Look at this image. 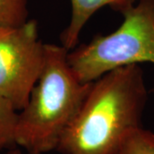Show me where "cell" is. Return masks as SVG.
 Returning a JSON list of instances; mask_svg holds the SVG:
<instances>
[{
	"label": "cell",
	"instance_id": "6da1fadb",
	"mask_svg": "<svg viewBox=\"0 0 154 154\" xmlns=\"http://www.w3.org/2000/svg\"><path fill=\"white\" fill-rule=\"evenodd\" d=\"M146 98L138 64L106 73L91 83L57 149L63 154H116L127 135L140 127Z\"/></svg>",
	"mask_w": 154,
	"mask_h": 154
},
{
	"label": "cell",
	"instance_id": "7a4b0ae2",
	"mask_svg": "<svg viewBox=\"0 0 154 154\" xmlns=\"http://www.w3.org/2000/svg\"><path fill=\"white\" fill-rule=\"evenodd\" d=\"M44 66L26 106L18 112L15 143L30 153L57 149L91 83L81 82L63 45H45Z\"/></svg>",
	"mask_w": 154,
	"mask_h": 154
},
{
	"label": "cell",
	"instance_id": "3957f363",
	"mask_svg": "<svg viewBox=\"0 0 154 154\" xmlns=\"http://www.w3.org/2000/svg\"><path fill=\"white\" fill-rule=\"evenodd\" d=\"M121 14L123 21L113 33L69 51V64L81 82H93L120 67L154 64V0H140Z\"/></svg>",
	"mask_w": 154,
	"mask_h": 154
},
{
	"label": "cell",
	"instance_id": "277c9868",
	"mask_svg": "<svg viewBox=\"0 0 154 154\" xmlns=\"http://www.w3.org/2000/svg\"><path fill=\"white\" fill-rule=\"evenodd\" d=\"M45 45L38 38L35 20L0 29V97L18 111L26 106L42 71Z\"/></svg>",
	"mask_w": 154,
	"mask_h": 154
},
{
	"label": "cell",
	"instance_id": "5b68a950",
	"mask_svg": "<svg viewBox=\"0 0 154 154\" xmlns=\"http://www.w3.org/2000/svg\"><path fill=\"white\" fill-rule=\"evenodd\" d=\"M71 19L61 34L62 45L69 51L75 48L79 36L88 20L101 8L109 6L122 13L135 5L137 0H70Z\"/></svg>",
	"mask_w": 154,
	"mask_h": 154
},
{
	"label": "cell",
	"instance_id": "8992f818",
	"mask_svg": "<svg viewBox=\"0 0 154 154\" xmlns=\"http://www.w3.org/2000/svg\"><path fill=\"white\" fill-rule=\"evenodd\" d=\"M28 21V0H0V29L17 28Z\"/></svg>",
	"mask_w": 154,
	"mask_h": 154
},
{
	"label": "cell",
	"instance_id": "52a82bcc",
	"mask_svg": "<svg viewBox=\"0 0 154 154\" xmlns=\"http://www.w3.org/2000/svg\"><path fill=\"white\" fill-rule=\"evenodd\" d=\"M117 154H154V134L141 127L129 133Z\"/></svg>",
	"mask_w": 154,
	"mask_h": 154
},
{
	"label": "cell",
	"instance_id": "ba28073f",
	"mask_svg": "<svg viewBox=\"0 0 154 154\" xmlns=\"http://www.w3.org/2000/svg\"><path fill=\"white\" fill-rule=\"evenodd\" d=\"M18 110L10 101L0 97V150L15 143Z\"/></svg>",
	"mask_w": 154,
	"mask_h": 154
},
{
	"label": "cell",
	"instance_id": "9c48e42d",
	"mask_svg": "<svg viewBox=\"0 0 154 154\" xmlns=\"http://www.w3.org/2000/svg\"><path fill=\"white\" fill-rule=\"evenodd\" d=\"M5 154H22V152L20 149L14 148V149H11V150H10L9 152H7Z\"/></svg>",
	"mask_w": 154,
	"mask_h": 154
},
{
	"label": "cell",
	"instance_id": "30bf717a",
	"mask_svg": "<svg viewBox=\"0 0 154 154\" xmlns=\"http://www.w3.org/2000/svg\"><path fill=\"white\" fill-rule=\"evenodd\" d=\"M28 154H40V153H30V152H28Z\"/></svg>",
	"mask_w": 154,
	"mask_h": 154
},
{
	"label": "cell",
	"instance_id": "8fae6325",
	"mask_svg": "<svg viewBox=\"0 0 154 154\" xmlns=\"http://www.w3.org/2000/svg\"><path fill=\"white\" fill-rule=\"evenodd\" d=\"M116 154H117V153H116Z\"/></svg>",
	"mask_w": 154,
	"mask_h": 154
}]
</instances>
